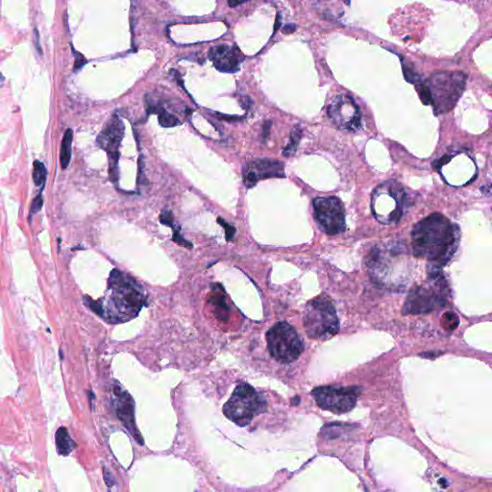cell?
Listing matches in <instances>:
<instances>
[{
    "instance_id": "cell-1",
    "label": "cell",
    "mask_w": 492,
    "mask_h": 492,
    "mask_svg": "<svg viewBox=\"0 0 492 492\" xmlns=\"http://www.w3.org/2000/svg\"><path fill=\"white\" fill-rule=\"evenodd\" d=\"M460 242V229L443 214L435 213L417 223L411 231L413 256L441 269L452 259Z\"/></svg>"
},
{
    "instance_id": "cell-25",
    "label": "cell",
    "mask_w": 492,
    "mask_h": 492,
    "mask_svg": "<svg viewBox=\"0 0 492 492\" xmlns=\"http://www.w3.org/2000/svg\"><path fill=\"white\" fill-rule=\"evenodd\" d=\"M214 117L220 121H228V122H235V121H242V117H238V116H228V115H224V113H220V112H215L214 113Z\"/></svg>"
},
{
    "instance_id": "cell-27",
    "label": "cell",
    "mask_w": 492,
    "mask_h": 492,
    "mask_svg": "<svg viewBox=\"0 0 492 492\" xmlns=\"http://www.w3.org/2000/svg\"><path fill=\"white\" fill-rule=\"evenodd\" d=\"M85 63H86V60H85V58H84L83 56L80 55V59H77V58H76L74 65L75 70H76V69H79L80 67H82V66L85 65Z\"/></svg>"
},
{
    "instance_id": "cell-24",
    "label": "cell",
    "mask_w": 492,
    "mask_h": 492,
    "mask_svg": "<svg viewBox=\"0 0 492 492\" xmlns=\"http://www.w3.org/2000/svg\"><path fill=\"white\" fill-rule=\"evenodd\" d=\"M43 205H44V199L42 197V195H37V197L33 199L32 204H31V208H30L31 216L33 214H37V212H40L41 209L43 208Z\"/></svg>"
},
{
    "instance_id": "cell-17",
    "label": "cell",
    "mask_w": 492,
    "mask_h": 492,
    "mask_svg": "<svg viewBox=\"0 0 492 492\" xmlns=\"http://www.w3.org/2000/svg\"><path fill=\"white\" fill-rule=\"evenodd\" d=\"M73 140V131L67 129L65 131L64 138L61 143V152H60V163L61 167L65 169L69 166L70 159H71V146Z\"/></svg>"
},
{
    "instance_id": "cell-7",
    "label": "cell",
    "mask_w": 492,
    "mask_h": 492,
    "mask_svg": "<svg viewBox=\"0 0 492 492\" xmlns=\"http://www.w3.org/2000/svg\"><path fill=\"white\" fill-rule=\"evenodd\" d=\"M304 327L309 337L324 340L337 334L339 321L332 301L318 296L307 304L304 312Z\"/></svg>"
},
{
    "instance_id": "cell-20",
    "label": "cell",
    "mask_w": 492,
    "mask_h": 492,
    "mask_svg": "<svg viewBox=\"0 0 492 492\" xmlns=\"http://www.w3.org/2000/svg\"><path fill=\"white\" fill-rule=\"evenodd\" d=\"M46 180H47L46 166L40 161H35L34 169H33V181L35 185L37 186H42V190H44V186L46 185Z\"/></svg>"
},
{
    "instance_id": "cell-13",
    "label": "cell",
    "mask_w": 492,
    "mask_h": 492,
    "mask_svg": "<svg viewBox=\"0 0 492 492\" xmlns=\"http://www.w3.org/2000/svg\"><path fill=\"white\" fill-rule=\"evenodd\" d=\"M330 121L340 130L358 132L362 128V116L352 97L337 94L332 98L327 109Z\"/></svg>"
},
{
    "instance_id": "cell-16",
    "label": "cell",
    "mask_w": 492,
    "mask_h": 492,
    "mask_svg": "<svg viewBox=\"0 0 492 492\" xmlns=\"http://www.w3.org/2000/svg\"><path fill=\"white\" fill-rule=\"evenodd\" d=\"M56 448L60 455L68 456L76 447L65 427L59 428L55 434Z\"/></svg>"
},
{
    "instance_id": "cell-28",
    "label": "cell",
    "mask_w": 492,
    "mask_h": 492,
    "mask_svg": "<svg viewBox=\"0 0 492 492\" xmlns=\"http://www.w3.org/2000/svg\"><path fill=\"white\" fill-rule=\"evenodd\" d=\"M246 1H248V0H227L228 5L232 8L240 6V5H242V3H245Z\"/></svg>"
},
{
    "instance_id": "cell-21",
    "label": "cell",
    "mask_w": 492,
    "mask_h": 492,
    "mask_svg": "<svg viewBox=\"0 0 492 492\" xmlns=\"http://www.w3.org/2000/svg\"><path fill=\"white\" fill-rule=\"evenodd\" d=\"M173 219H174L173 214L169 210H164L161 213V214H160V222L164 224V225L169 226L171 228H174V226H173Z\"/></svg>"
},
{
    "instance_id": "cell-30",
    "label": "cell",
    "mask_w": 492,
    "mask_h": 492,
    "mask_svg": "<svg viewBox=\"0 0 492 492\" xmlns=\"http://www.w3.org/2000/svg\"><path fill=\"white\" fill-rule=\"evenodd\" d=\"M3 82H4V78H3V76H2V75L0 74V86L2 85Z\"/></svg>"
},
{
    "instance_id": "cell-23",
    "label": "cell",
    "mask_w": 492,
    "mask_h": 492,
    "mask_svg": "<svg viewBox=\"0 0 492 492\" xmlns=\"http://www.w3.org/2000/svg\"><path fill=\"white\" fill-rule=\"evenodd\" d=\"M172 241L174 242H176L178 244L184 246V247H186V248H193L194 245L193 243L188 241H186V239L179 233V229L177 230H174V233H173V237H172Z\"/></svg>"
},
{
    "instance_id": "cell-22",
    "label": "cell",
    "mask_w": 492,
    "mask_h": 492,
    "mask_svg": "<svg viewBox=\"0 0 492 492\" xmlns=\"http://www.w3.org/2000/svg\"><path fill=\"white\" fill-rule=\"evenodd\" d=\"M217 223L220 224L223 227V229L225 230V234H226V240L227 241H232L233 237L236 233V229L231 226L229 223L226 222L223 218L221 217H217Z\"/></svg>"
},
{
    "instance_id": "cell-2",
    "label": "cell",
    "mask_w": 492,
    "mask_h": 492,
    "mask_svg": "<svg viewBox=\"0 0 492 492\" xmlns=\"http://www.w3.org/2000/svg\"><path fill=\"white\" fill-rule=\"evenodd\" d=\"M109 295L102 301L89 298L88 306L95 314L111 323H123L139 315L146 301V294L139 283L123 273L113 270L108 281Z\"/></svg>"
},
{
    "instance_id": "cell-11",
    "label": "cell",
    "mask_w": 492,
    "mask_h": 492,
    "mask_svg": "<svg viewBox=\"0 0 492 492\" xmlns=\"http://www.w3.org/2000/svg\"><path fill=\"white\" fill-rule=\"evenodd\" d=\"M313 206L316 223L323 232L334 236L345 231V209L339 198L335 196L317 197Z\"/></svg>"
},
{
    "instance_id": "cell-8",
    "label": "cell",
    "mask_w": 492,
    "mask_h": 492,
    "mask_svg": "<svg viewBox=\"0 0 492 492\" xmlns=\"http://www.w3.org/2000/svg\"><path fill=\"white\" fill-rule=\"evenodd\" d=\"M267 400L247 384L238 386L230 399L223 407L226 418L239 426L244 427L256 415L267 410Z\"/></svg>"
},
{
    "instance_id": "cell-4",
    "label": "cell",
    "mask_w": 492,
    "mask_h": 492,
    "mask_svg": "<svg viewBox=\"0 0 492 492\" xmlns=\"http://www.w3.org/2000/svg\"><path fill=\"white\" fill-rule=\"evenodd\" d=\"M449 295L447 282L441 270L429 267L427 281L413 288L404 305L406 315L427 314L445 306Z\"/></svg>"
},
{
    "instance_id": "cell-9",
    "label": "cell",
    "mask_w": 492,
    "mask_h": 492,
    "mask_svg": "<svg viewBox=\"0 0 492 492\" xmlns=\"http://www.w3.org/2000/svg\"><path fill=\"white\" fill-rule=\"evenodd\" d=\"M268 348L271 357L281 363L296 361L304 351V342L288 322H278L267 333Z\"/></svg>"
},
{
    "instance_id": "cell-12",
    "label": "cell",
    "mask_w": 492,
    "mask_h": 492,
    "mask_svg": "<svg viewBox=\"0 0 492 492\" xmlns=\"http://www.w3.org/2000/svg\"><path fill=\"white\" fill-rule=\"evenodd\" d=\"M124 124L118 115H113L99 133L96 144L105 150L109 158V174L112 183L119 180L120 146L124 135Z\"/></svg>"
},
{
    "instance_id": "cell-10",
    "label": "cell",
    "mask_w": 492,
    "mask_h": 492,
    "mask_svg": "<svg viewBox=\"0 0 492 492\" xmlns=\"http://www.w3.org/2000/svg\"><path fill=\"white\" fill-rule=\"evenodd\" d=\"M361 390L355 387L343 388L336 386L318 387L312 391L319 408L342 414L350 411L356 406Z\"/></svg>"
},
{
    "instance_id": "cell-26",
    "label": "cell",
    "mask_w": 492,
    "mask_h": 492,
    "mask_svg": "<svg viewBox=\"0 0 492 492\" xmlns=\"http://www.w3.org/2000/svg\"><path fill=\"white\" fill-rule=\"evenodd\" d=\"M271 124H272L271 121H266L264 122L263 128H262V139H266L268 138V136L270 134V128H271Z\"/></svg>"
},
{
    "instance_id": "cell-15",
    "label": "cell",
    "mask_w": 492,
    "mask_h": 492,
    "mask_svg": "<svg viewBox=\"0 0 492 492\" xmlns=\"http://www.w3.org/2000/svg\"><path fill=\"white\" fill-rule=\"evenodd\" d=\"M209 58L214 63L217 70L225 73H235L240 70L244 57L237 46L229 47L219 45L212 47L209 51Z\"/></svg>"
},
{
    "instance_id": "cell-29",
    "label": "cell",
    "mask_w": 492,
    "mask_h": 492,
    "mask_svg": "<svg viewBox=\"0 0 492 492\" xmlns=\"http://www.w3.org/2000/svg\"><path fill=\"white\" fill-rule=\"evenodd\" d=\"M34 35H35V41H36V47H37V51H40V53L42 54V48H41V45H40V34L37 32V29H35L34 31Z\"/></svg>"
},
{
    "instance_id": "cell-3",
    "label": "cell",
    "mask_w": 492,
    "mask_h": 492,
    "mask_svg": "<svg viewBox=\"0 0 492 492\" xmlns=\"http://www.w3.org/2000/svg\"><path fill=\"white\" fill-rule=\"evenodd\" d=\"M466 75L458 71H441L431 75L420 86L419 95L425 105H432L436 115L451 111L461 98Z\"/></svg>"
},
{
    "instance_id": "cell-6",
    "label": "cell",
    "mask_w": 492,
    "mask_h": 492,
    "mask_svg": "<svg viewBox=\"0 0 492 492\" xmlns=\"http://www.w3.org/2000/svg\"><path fill=\"white\" fill-rule=\"evenodd\" d=\"M367 268L373 278L385 284L393 272L408 270L409 252L399 241L382 242L372 248L366 258Z\"/></svg>"
},
{
    "instance_id": "cell-19",
    "label": "cell",
    "mask_w": 492,
    "mask_h": 492,
    "mask_svg": "<svg viewBox=\"0 0 492 492\" xmlns=\"http://www.w3.org/2000/svg\"><path fill=\"white\" fill-rule=\"evenodd\" d=\"M301 137H302V129H301V127L299 125H297V126H295L293 128V130L291 131L290 138H289V142H288V145L284 148V151H283V155L284 156L290 157V156L294 155V153L297 150L298 144L300 142Z\"/></svg>"
},
{
    "instance_id": "cell-14",
    "label": "cell",
    "mask_w": 492,
    "mask_h": 492,
    "mask_svg": "<svg viewBox=\"0 0 492 492\" xmlns=\"http://www.w3.org/2000/svg\"><path fill=\"white\" fill-rule=\"evenodd\" d=\"M243 181L247 188H251L261 180L269 178H284V164L274 159L260 158L249 162L243 168Z\"/></svg>"
},
{
    "instance_id": "cell-18",
    "label": "cell",
    "mask_w": 492,
    "mask_h": 492,
    "mask_svg": "<svg viewBox=\"0 0 492 492\" xmlns=\"http://www.w3.org/2000/svg\"><path fill=\"white\" fill-rule=\"evenodd\" d=\"M149 112H156L159 116V124L165 128L175 127L181 124V121L178 120L175 116L171 115L170 112L166 111L164 108L159 106H151L149 109Z\"/></svg>"
},
{
    "instance_id": "cell-5",
    "label": "cell",
    "mask_w": 492,
    "mask_h": 492,
    "mask_svg": "<svg viewBox=\"0 0 492 492\" xmlns=\"http://www.w3.org/2000/svg\"><path fill=\"white\" fill-rule=\"evenodd\" d=\"M410 204L406 188L395 181H388L377 186L371 198L372 214L382 224L399 222Z\"/></svg>"
}]
</instances>
